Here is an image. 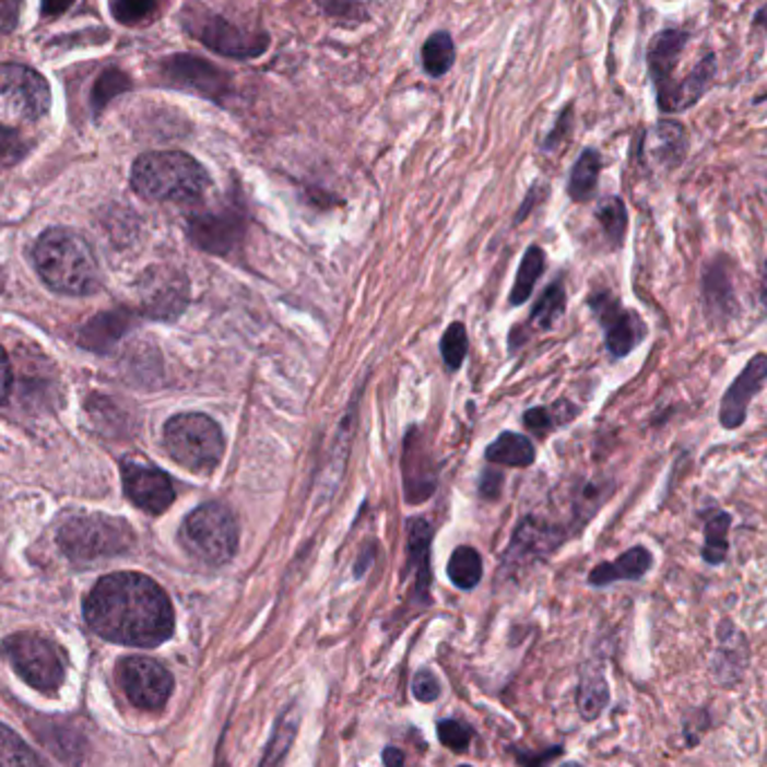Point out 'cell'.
Instances as JSON below:
<instances>
[{
	"label": "cell",
	"mask_w": 767,
	"mask_h": 767,
	"mask_svg": "<svg viewBox=\"0 0 767 767\" xmlns=\"http://www.w3.org/2000/svg\"><path fill=\"white\" fill-rule=\"evenodd\" d=\"M88 626L108 642L153 649L174 635L168 594L146 575L115 573L97 581L83 604Z\"/></svg>",
	"instance_id": "6da1fadb"
},
{
	"label": "cell",
	"mask_w": 767,
	"mask_h": 767,
	"mask_svg": "<svg viewBox=\"0 0 767 767\" xmlns=\"http://www.w3.org/2000/svg\"><path fill=\"white\" fill-rule=\"evenodd\" d=\"M34 266L52 290L61 294H91L99 285V263L81 234L57 227L43 234L34 247Z\"/></svg>",
	"instance_id": "7a4b0ae2"
},
{
	"label": "cell",
	"mask_w": 767,
	"mask_h": 767,
	"mask_svg": "<svg viewBox=\"0 0 767 767\" xmlns=\"http://www.w3.org/2000/svg\"><path fill=\"white\" fill-rule=\"evenodd\" d=\"M131 185L151 202H191L209 187L204 166L182 151H153L135 160Z\"/></svg>",
	"instance_id": "3957f363"
},
{
	"label": "cell",
	"mask_w": 767,
	"mask_h": 767,
	"mask_svg": "<svg viewBox=\"0 0 767 767\" xmlns=\"http://www.w3.org/2000/svg\"><path fill=\"white\" fill-rule=\"evenodd\" d=\"M168 456L189 472L209 474L219 467L225 440L221 426L202 413H180L164 424Z\"/></svg>",
	"instance_id": "277c9868"
},
{
	"label": "cell",
	"mask_w": 767,
	"mask_h": 767,
	"mask_svg": "<svg viewBox=\"0 0 767 767\" xmlns=\"http://www.w3.org/2000/svg\"><path fill=\"white\" fill-rule=\"evenodd\" d=\"M180 541L198 562L223 566L238 550V526L223 503H204L185 519Z\"/></svg>",
	"instance_id": "5b68a950"
},
{
	"label": "cell",
	"mask_w": 767,
	"mask_h": 767,
	"mask_svg": "<svg viewBox=\"0 0 767 767\" xmlns=\"http://www.w3.org/2000/svg\"><path fill=\"white\" fill-rule=\"evenodd\" d=\"M180 21H182V27L189 32V36H193L200 46L227 59H236V61L259 59L270 48V36L266 32L243 30L232 21H227L225 16L196 3L182 10Z\"/></svg>",
	"instance_id": "8992f818"
},
{
	"label": "cell",
	"mask_w": 767,
	"mask_h": 767,
	"mask_svg": "<svg viewBox=\"0 0 767 767\" xmlns=\"http://www.w3.org/2000/svg\"><path fill=\"white\" fill-rule=\"evenodd\" d=\"M59 543L70 559L95 562L131 550L135 532L121 519L88 515L70 519L59 532Z\"/></svg>",
	"instance_id": "52a82bcc"
},
{
	"label": "cell",
	"mask_w": 767,
	"mask_h": 767,
	"mask_svg": "<svg viewBox=\"0 0 767 767\" xmlns=\"http://www.w3.org/2000/svg\"><path fill=\"white\" fill-rule=\"evenodd\" d=\"M0 651L36 692L52 694L63 685L66 658L52 639L38 633H16L5 639Z\"/></svg>",
	"instance_id": "ba28073f"
},
{
	"label": "cell",
	"mask_w": 767,
	"mask_h": 767,
	"mask_svg": "<svg viewBox=\"0 0 767 767\" xmlns=\"http://www.w3.org/2000/svg\"><path fill=\"white\" fill-rule=\"evenodd\" d=\"M50 85L23 63H0V115L36 121L50 110Z\"/></svg>",
	"instance_id": "9c48e42d"
},
{
	"label": "cell",
	"mask_w": 767,
	"mask_h": 767,
	"mask_svg": "<svg viewBox=\"0 0 767 767\" xmlns=\"http://www.w3.org/2000/svg\"><path fill=\"white\" fill-rule=\"evenodd\" d=\"M160 74L166 85L185 91L209 102L225 104L234 93L232 74L196 55H174L160 63Z\"/></svg>",
	"instance_id": "30bf717a"
},
{
	"label": "cell",
	"mask_w": 767,
	"mask_h": 767,
	"mask_svg": "<svg viewBox=\"0 0 767 767\" xmlns=\"http://www.w3.org/2000/svg\"><path fill=\"white\" fill-rule=\"evenodd\" d=\"M117 677L126 698L142 711L164 709L174 694V675L162 662L151 658H123L117 666Z\"/></svg>",
	"instance_id": "8fae6325"
},
{
	"label": "cell",
	"mask_w": 767,
	"mask_h": 767,
	"mask_svg": "<svg viewBox=\"0 0 767 767\" xmlns=\"http://www.w3.org/2000/svg\"><path fill=\"white\" fill-rule=\"evenodd\" d=\"M121 481H123V492L128 498H131V503H135L144 511H151V515H162V511L176 500V492L168 476L162 472V469L149 462H142L135 458L123 460Z\"/></svg>",
	"instance_id": "7c38bea8"
},
{
	"label": "cell",
	"mask_w": 767,
	"mask_h": 767,
	"mask_svg": "<svg viewBox=\"0 0 767 767\" xmlns=\"http://www.w3.org/2000/svg\"><path fill=\"white\" fill-rule=\"evenodd\" d=\"M590 306L606 330V346L613 357L617 359L626 357L639 341L645 339L647 334L645 321L633 310H624L617 298H613L611 294L606 292L594 294L590 298Z\"/></svg>",
	"instance_id": "4fadbf2b"
},
{
	"label": "cell",
	"mask_w": 767,
	"mask_h": 767,
	"mask_svg": "<svg viewBox=\"0 0 767 767\" xmlns=\"http://www.w3.org/2000/svg\"><path fill=\"white\" fill-rule=\"evenodd\" d=\"M765 379H767V355L758 353L743 366L739 377L730 384V389L722 396L720 411H718L722 429H739V426L745 424L750 404L763 389Z\"/></svg>",
	"instance_id": "5bb4252c"
},
{
	"label": "cell",
	"mask_w": 767,
	"mask_h": 767,
	"mask_svg": "<svg viewBox=\"0 0 767 767\" xmlns=\"http://www.w3.org/2000/svg\"><path fill=\"white\" fill-rule=\"evenodd\" d=\"M243 234V221L234 211L200 213L189 221L191 240L209 253H229Z\"/></svg>",
	"instance_id": "9a60e30c"
},
{
	"label": "cell",
	"mask_w": 767,
	"mask_h": 767,
	"mask_svg": "<svg viewBox=\"0 0 767 767\" xmlns=\"http://www.w3.org/2000/svg\"><path fill=\"white\" fill-rule=\"evenodd\" d=\"M713 74H716V59H713V55H707L685 76V81L671 85V88L662 97H658L660 110H664V113H680V110H687V108L696 106L703 99V95L707 93Z\"/></svg>",
	"instance_id": "2e32d148"
},
{
	"label": "cell",
	"mask_w": 767,
	"mask_h": 767,
	"mask_svg": "<svg viewBox=\"0 0 767 767\" xmlns=\"http://www.w3.org/2000/svg\"><path fill=\"white\" fill-rule=\"evenodd\" d=\"M687 40H689V34L680 32V30H664L651 40L647 61H649L651 79L656 83L658 95H662L671 85L673 68L677 66L680 55L687 46Z\"/></svg>",
	"instance_id": "e0dca14e"
},
{
	"label": "cell",
	"mask_w": 767,
	"mask_h": 767,
	"mask_svg": "<svg viewBox=\"0 0 767 767\" xmlns=\"http://www.w3.org/2000/svg\"><path fill=\"white\" fill-rule=\"evenodd\" d=\"M734 294L736 292H734L728 261H722V259L713 261L703 276V296H705L707 315L716 323L728 321L734 315V308H736Z\"/></svg>",
	"instance_id": "ac0fdd59"
},
{
	"label": "cell",
	"mask_w": 767,
	"mask_h": 767,
	"mask_svg": "<svg viewBox=\"0 0 767 767\" xmlns=\"http://www.w3.org/2000/svg\"><path fill=\"white\" fill-rule=\"evenodd\" d=\"M298 728H302V705L292 700L274 720V728L268 739L259 767H283L296 741Z\"/></svg>",
	"instance_id": "d6986e66"
},
{
	"label": "cell",
	"mask_w": 767,
	"mask_h": 767,
	"mask_svg": "<svg viewBox=\"0 0 767 767\" xmlns=\"http://www.w3.org/2000/svg\"><path fill=\"white\" fill-rule=\"evenodd\" d=\"M651 564H653L651 552L642 545H635V547L626 550L620 559L597 566L590 573L588 581L592 586H609L615 581H635V579H642L651 570Z\"/></svg>",
	"instance_id": "ffe728a7"
},
{
	"label": "cell",
	"mask_w": 767,
	"mask_h": 767,
	"mask_svg": "<svg viewBox=\"0 0 767 767\" xmlns=\"http://www.w3.org/2000/svg\"><path fill=\"white\" fill-rule=\"evenodd\" d=\"M429 545H432V528L422 519H413L409 523V573L415 577V594L422 602H429Z\"/></svg>",
	"instance_id": "44dd1931"
},
{
	"label": "cell",
	"mask_w": 767,
	"mask_h": 767,
	"mask_svg": "<svg viewBox=\"0 0 767 767\" xmlns=\"http://www.w3.org/2000/svg\"><path fill=\"white\" fill-rule=\"evenodd\" d=\"M734 637H736L734 628H730V639L720 630V649L713 658V675L720 685H728V687L739 682L747 660V647L743 642V637H739L736 645H734Z\"/></svg>",
	"instance_id": "7402d4cb"
},
{
	"label": "cell",
	"mask_w": 767,
	"mask_h": 767,
	"mask_svg": "<svg viewBox=\"0 0 767 767\" xmlns=\"http://www.w3.org/2000/svg\"><path fill=\"white\" fill-rule=\"evenodd\" d=\"M146 304L155 315L178 312L185 306V287L176 276H149L146 279Z\"/></svg>",
	"instance_id": "603a6c76"
},
{
	"label": "cell",
	"mask_w": 767,
	"mask_h": 767,
	"mask_svg": "<svg viewBox=\"0 0 767 767\" xmlns=\"http://www.w3.org/2000/svg\"><path fill=\"white\" fill-rule=\"evenodd\" d=\"M456 63V46L449 32H434L422 46V68L424 72L438 79L445 76Z\"/></svg>",
	"instance_id": "cb8c5ba5"
},
{
	"label": "cell",
	"mask_w": 767,
	"mask_h": 767,
	"mask_svg": "<svg viewBox=\"0 0 767 767\" xmlns=\"http://www.w3.org/2000/svg\"><path fill=\"white\" fill-rule=\"evenodd\" d=\"M600 170H602L600 153H597L594 149H586L573 166L570 182H568L570 198L577 202L590 200L594 189H597V180H600Z\"/></svg>",
	"instance_id": "d4e9b609"
},
{
	"label": "cell",
	"mask_w": 767,
	"mask_h": 767,
	"mask_svg": "<svg viewBox=\"0 0 767 767\" xmlns=\"http://www.w3.org/2000/svg\"><path fill=\"white\" fill-rule=\"evenodd\" d=\"M447 575L451 579L453 586H458L460 590H472L481 583L483 579V562L481 554L469 547V545H460L453 550L449 566H447Z\"/></svg>",
	"instance_id": "484cf974"
},
{
	"label": "cell",
	"mask_w": 767,
	"mask_h": 767,
	"mask_svg": "<svg viewBox=\"0 0 767 767\" xmlns=\"http://www.w3.org/2000/svg\"><path fill=\"white\" fill-rule=\"evenodd\" d=\"M487 460L505 467H528L534 462V445L519 434H503L487 447Z\"/></svg>",
	"instance_id": "4316f807"
},
{
	"label": "cell",
	"mask_w": 767,
	"mask_h": 767,
	"mask_svg": "<svg viewBox=\"0 0 767 767\" xmlns=\"http://www.w3.org/2000/svg\"><path fill=\"white\" fill-rule=\"evenodd\" d=\"M609 700H611V692L604 675L600 671L586 673L579 682V692H577V707L581 716L586 720H594L606 709Z\"/></svg>",
	"instance_id": "83f0119b"
},
{
	"label": "cell",
	"mask_w": 767,
	"mask_h": 767,
	"mask_svg": "<svg viewBox=\"0 0 767 767\" xmlns=\"http://www.w3.org/2000/svg\"><path fill=\"white\" fill-rule=\"evenodd\" d=\"M685 151H687V135L685 128H682L677 121H660L656 128V157L664 164V166H677L682 160H685Z\"/></svg>",
	"instance_id": "f1b7e54d"
},
{
	"label": "cell",
	"mask_w": 767,
	"mask_h": 767,
	"mask_svg": "<svg viewBox=\"0 0 767 767\" xmlns=\"http://www.w3.org/2000/svg\"><path fill=\"white\" fill-rule=\"evenodd\" d=\"M730 528L732 517L728 511H718L705 526V545H703V559L711 566L722 564L728 559L730 552Z\"/></svg>",
	"instance_id": "f546056e"
},
{
	"label": "cell",
	"mask_w": 767,
	"mask_h": 767,
	"mask_svg": "<svg viewBox=\"0 0 767 767\" xmlns=\"http://www.w3.org/2000/svg\"><path fill=\"white\" fill-rule=\"evenodd\" d=\"M164 3L166 0H108V10L119 25L133 27L153 21Z\"/></svg>",
	"instance_id": "4dcf8cb0"
},
{
	"label": "cell",
	"mask_w": 767,
	"mask_h": 767,
	"mask_svg": "<svg viewBox=\"0 0 767 767\" xmlns=\"http://www.w3.org/2000/svg\"><path fill=\"white\" fill-rule=\"evenodd\" d=\"M131 76H128L123 70L119 68H108L104 70L95 85H93V93H91V108H93V115H99L115 97L123 95L131 91Z\"/></svg>",
	"instance_id": "1f68e13d"
},
{
	"label": "cell",
	"mask_w": 767,
	"mask_h": 767,
	"mask_svg": "<svg viewBox=\"0 0 767 767\" xmlns=\"http://www.w3.org/2000/svg\"><path fill=\"white\" fill-rule=\"evenodd\" d=\"M0 767H46L34 754V750L14 734L5 724H0Z\"/></svg>",
	"instance_id": "d6a6232c"
},
{
	"label": "cell",
	"mask_w": 767,
	"mask_h": 767,
	"mask_svg": "<svg viewBox=\"0 0 767 767\" xmlns=\"http://www.w3.org/2000/svg\"><path fill=\"white\" fill-rule=\"evenodd\" d=\"M543 266H545V256L539 247H530L523 256V263L519 268V274H517V281H515V287H511V296H509V302L515 304V306H521L528 302V296L532 294L541 272H543Z\"/></svg>",
	"instance_id": "836d02e7"
},
{
	"label": "cell",
	"mask_w": 767,
	"mask_h": 767,
	"mask_svg": "<svg viewBox=\"0 0 767 767\" xmlns=\"http://www.w3.org/2000/svg\"><path fill=\"white\" fill-rule=\"evenodd\" d=\"M597 221H600L604 234L613 245H620L624 240V234L628 227V213L620 198L602 200L600 206H597Z\"/></svg>",
	"instance_id": "e575fe53"
},
{
	"label": "cell",
	"mask_w": 767,
	"mask_h": 767,
	"mask_svg": "<svg viewBox=\"0 0 767 767\" xmlns=\"http://www.w3.org/2000/svg\"><path fill=\"white\" fill-rule=\"evenodd\" d=\"M566 308V292L562 283H554L545 290V294L541 296V302L534 308L532 321L539 323V328H550L554 321H557L564 315Z\"/></svg>",
	"instance_id": "d590c367"
},
{
	"label": "cell",
	"mask_w": 767,
	"mask_h": 767,
	"mask_svg": "<svg viewBox=\"0 0 767 767\" xmlns=\"http://www.w3.org/2000/svg\"><path fill=\"white\" fill-rule=\"evenodd\" d=\"M30 149L32 144L27 138L21 135V131H16L12 126H0V168L16 166L25 160Z\"/></svg>",
	"instance_id": "8d00e7d4"
},
{
	"label": "cell",
	"mask_w": 767,
	"mask_h": 767,
	"mask_svg": "<svg viewBox=\"0 0 767 767\" xmlns=\"http://www.w3.org/2000/svg\"><path fill=\"white\" fill-rule=\"evenodd\" d=\"M438 739L447 750L453 752H464L474 739V730L469 728L464 720L458 718H445L438 722Z\"/></svg>",
	"instance_id": "74e56055"
},
{
	"label": "cell",
	"mask_w": 767,
	"mask_h": 767,
	"mask_svg": "<svg viewBox=\"0 0 767 767\" xmlns=\"http://www.w3.org/2000/svg\"><path fill=\"white\" fill-rule=\"evenodd\" d=\"M442 357L451 370L460 368L464 355H467V332L462 323H451L442 337Z\"/></svg>",
	"instance_id": "f35d334b"
},
{
	"label": "cell",
	"mask_w": 767,
	"mask_h": 767,
	"mask_svg": "<svg viewBox=\"0 0 767 767\" xmlns=\"http://www.w3.org/2000/svg\"><path fill=\"white\" fill-rule=\"evenodd\" d=\"M411 692H413V698L417 703H424V705H429V703H436L442 694V687H440V680L436 677V673L432 669H420L415 675H413V685H411Z\"/></svg>",
	"instance_id": "ab89813d"
},
{
	"label": "cell",
	"mask_w": 767,
	"mask_h": 767,
	"mask_svg": "<svg viewBox=\"0 0 767 767\" xmlns=\"http://www.w3.org/2000/svg\"><path fill=\"white\" fill-rule=\"evenodd\" d=\"M23 14V0H0V34H12Z\"/></svg>",
	"instance_id": "60d3db41"
},
{
	"label": "cell",
	"mask_w": 767,
	"mask_h": 767,
	"mask_svg": "<svg viewBox=\"0 0 767 767\" xmlns=\"http://www.w3.org/2000/svg\"><path fill=\"white\" fill-rule=\"evenodd\" d=\"M564 752V747H550L545 752H526V750H515L517 760L523 767H547V763H552L559 754Z\"/></svg>",
	"instance_id": "b9f144b4"
},
{
	"label": "cell",
	"mask_w": 767,
	"mask_h": 767,
	"mask_svg": "<svg viewBox=\"0 0 767 767\" xmlns=\"http://www.w3.org/2000/svg\"><path fill=\"white\" fill-rule=\"evenodd\" d=\"M554 424V417H552V411H545V409H532L526 413V426H530L532 432L536 434H545L550 426Z\"/></svg>",
	"instance_id": "7bdbcfd3"
},
{
	"label": "cell",
	"mask_w": 767,
	"mask_h": 767,
	"mask_svg": "<svg viewBox=\"0 0 767 767\" xmlns=\"http://www.w3.org/2000/svg\"><path fill=\"white\" fill-rule=\"evenodd\" d=\"M10 387H12V368H10V359L5 355V351L0 349V402H3L10 396Z\"/></svg>",
	"instance_id": "ee69618b"
},
{
	"label": "cell",
	"mask_w": 767,
	"mask_h": 767,
	"mask_svg": "<svg viewBox=\"0 0 767 767\" xmlns=\"http://www.w3.org/2000/svg\"><path fill=\"white\" fill-rule=\"evenodd\" d=\"M74 0H40V14L43 19H57L70 10Z\"/></svg>",
	"instance_id": "f6af8a7d"
},
{
	"label": "cell",
	"mask_w": 767,
	"mask_h": 767,
	"mask_svg": "<svg viewBox=\"0 0 767 767\" xmlns=\"http://www.w3.org/2000/svg\"><path fill=\"white\" fill-rule=\"evenodd\" d=\"M570 117H573V108H566V110L562 113L557 126H554V131H552V133L547 135V140H545V146H547V149H552L554 144H559L562 135L570 128Z\"/></svg>",
	"instance_id": "bcb514c9"
},
{
	"label": "cell",
	"mask_w": 767,
	"mask_h": 767,
	"mask_svg": "<svg viewBox=\"0 0 767 767\" xmlns=\"http://www.w3.org/2000/svg\"><path fill=\"white\" fill-rule=\"evenodd\" d=\"M500 483H503V476L498 472H485L483 483H481V492L485 496H496L500 489Z\"/></svg>",
	"instance_id": "7dc6e473"
},
{
	"label": "cell",
	"mask_w": 767,
	"mask_h": 767,
	"mask_svg": "<svg viewBox=\"0 0 767 767\" xmlns=\"http://www.w3.org/2000/svg\"><path fill=\"white\" fill-rule=\"evenodd\" d=\"M381 758H384V765H387V767H406V756H404V752L398 750V747H393V745L384 750Z\"/></svg>",
	"instance_id": "c3c4849f"
},
{
	"label": "cell",
	"mask_w": 767,
	"mask_h": 767,
	"mask_svg": "<svg viewBox=\"0 0 767 767\" xmlns=\"http://www.w3.org/2000/svg\"><path fill=\"white\" fill-rule=\"evenodd\" d=\"M754 27L767 30V3L756 12V16H754Z\"/></svg>",
	"instance_id": "681fc988"
},
{
	"label": "cell",
	"mask_w": 767,
	"mask_h": 767,
	"mask_svg": "<svg viewBox=\"0 0 767 767\" xmlns=\"http://www.w3.org/2000/svg\"><path fill=\"white\" fill-rule=\"evenodd\" d=\"M760 302L767 308V259L763 263V281H760Z\"/></svg>",
	"instance_id": "f907efd6"
},
{
	"label": "cell",
	"mask_w": 767,
	"mask_h": 767,
	"mask_svg": "<svg viewBox=\"0 0 767 767\" xmlns=\"http://www.w3.org/2000/svg\"><path fill=\"white\" fill-rule=\"evenodd\" d=\"M562 767H583V765H579V763H575V760H570V763H564Z\"/></svg>",
	"instance_id": "816d5d0a"
},
{
	"label": "cell",
	"mask_w": 767,
	"mask_h": 767,
	"mask_svg": "<svg viewBox=\"0 0 767 767\" xmlns=\"http://www.w3.org/2000/svg\"><path fill=\"white\" fill-rule=\"evenodd\" d=\"M458 767H474V765H467V763H462V765H458Z\"/></svg>",
	"instance_id": "f5cc1de1"
}]
</instances>
